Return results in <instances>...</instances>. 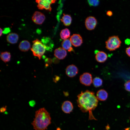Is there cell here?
I'll return each instance as SVG.
<instances>
[{
	"label": "cell",
	"mask_w": 130,
	"mask_h": 130,
	"mask_svg": "<svg viewBox=\"0 0 130 130\" xmlns=\"http://www.w3.org/2000/svg\"><path fill=\"white\" fill-rule=\"evenodd\" d=\"M77 97V103L81 111L89 112V119L96 120L92 112L97 106L98 102L94 92L88 90L82 91Z\"/></svg>",
	"instance_id": "6da1fadb"
},
{
	"label": "cell",
	"mask_w": 130,
	"mask_h": 130,
	"mask_svg": "<svg viewBox=\"0 0 130 130\" xmlns=\"http://www.w3.org/2000/svg\"><path fill=\"white\" fill-rule=\"evenodd\" d=\"M51 120L50 113L45 108H42L35 112L31 124L35 130H46L51 123Z\"/></svg>",
	"instance_id": "7a4b0ae2"
},
{
	"label": "cell",
	"mask_w": 130,
	"mask_h": 130,
	"mask_svg": "<svg viewBox=\"0 0 130 130\" xmlns=\"http://www.w3.org/2000/svg\"><path fill=\"white\" fill-rule=\"evenodd\" d=\"M32 42L33 45L31 50L33 55L40 59L47 50L46 47L42 41L38 39L34 40Z\"/></svg>",
	"instance_id": "3957f363"
},
{
	"label": "cell",
	"mask_w": 130,
	"mask_h": 130,
	"mask_svg": "<svg viewBox=\"0 0 130 130\" xmlns=\"http://www.w3.org/2000/svg\"><path fill=\"white\" fill-rule=\"evenodd\" d=\"M105 43L106 48L109 51H112L119 48L121 42L117 36L113 35L109 37Z\"/></svg>",
	"instance_id": "277c9868"
},
{
	"label": "cell",
	"mask_w": 130,
	"mask_h": 130,
	"mask_svg": "<svg viewBox=\"0 0 130 130\" xmlns=\"http://www.w3.org/2000/svg\"><path fill=\"white\" fill-rule=\"evenodd\" d=\"M56 0H37L36 2L38 4L37 7L39 9L43 10L44 9L51 11L52 8L51 5L55 3Z\"/></svg>",
	"instance_id": "5b68a950"
},
{
	"label": "cell",
	"mask_w": 130,
	"mask_h": 130,
	"mask_svg": "<svg viewBox=\"0 0 130 130\" xmlns=\"http://www.w3.org/2000/svg\"><path fill=\"white\" fill-rule=\"evenodd\" d=\"M80 83L86 86L91 85L92 82V75L88 72L84 73L80 76L79 78Z\"/></svg>",
	"instance_id": "8992f818"
},
{
	"label": "cell",
	"mask_w": 130,
	"mask_h": 130,
	"mask_svg": "<svg viewBox=\"0 0 130 130\" xmlns=\"http://www.w3.org/2000/svg\"><path fill=\"white\" fill-rule=\"evenodd\" d=\"M97 23V21L94 17L90 16L86 19L85 25L86 28L88 30H91L95 28Z\"/></svg>",
	"instance_id": "52a82bcc"
},
{
	"label": "cell",
	"mask_w": 130,
	"mask_h": 130,
	"mask_svg": "<svg viewBox=\"0 0 130 130\" xmlns=\"http://www.w3.org/2000/svg\"><path fill=\"white\" fill-rule=\"evenodd\" d=\"M45 19V15L43 13L37 11L34 13L32 18V21L38 25L42 24Z\"/></svg>",
	"instance_id": "ba28073f"
},
{
	"label": "cell",
	"mask_w": 130,
	"mask_h": 130,
	"mask_svg": "<svg viewBox=\"0 0 130 130\" xmlns=\"http://www.w3.org/2000/svg\"><path fill=\"white\" fill-rule=\"evenodd\" d=\"M78 70L77 67L74 65L72 64L66 67L65 73L70 78L73 77L78 73Z\"/></svg>",
	"instance_id": "9c48e42d"
},
{
	"label": "cell",
	"mask_w": 130,
	"mask_h": 130,
	"mask_svg": "<svg viewBox=\"0 0 130 130\" xmlns=\"http://www.w3.org/2000/svg\"><path fill=\"white\" fill-rule=\"evenodd\" d=\"M70 40L72 44L75 47L80 46L83 43L82 38L78 34H73L71 37Z\"/></svg>",
	"instance_id": "30bf717a"
},
{
	"label": "cell",
	"mask_w": 130,
	"mask_h": 130,
	"mask_svg": "<svg viewBox=\"0 0 130 130\" xmlns=\"http://www.w3.org/2000/svg\"><path fill=\"white\" fill-rule=\"evenodd\" d=\"M54 55L58 59H63L66 56L67 53L66 50L62 47H59L55 50Z\"/></svg>",
	"instance_id": "8fae6325"
},
{
	"label": "cell",
	"mask_w": 130,
	"mask_h": 130,
	"mask_svg": "<svg viewBox=\"0 0 130 130\" xmlns=\"http://www.w3.org/2000/svg\"><path fill=\"white\" fill-rule=\"evenodd\" d=\"M95 58L96 60L100 63L105 62L107 58V55L106 53L103 51H96Z\"/></svg>",
	"instance_id": "7c38bea8"
},
{
	"label": "cell",
	"mask_w": 130,
	"mask_h": 130,
	"mask_svg": "<svg viewBox=\"0 0 130 130\" xmlns=\"http://www.w3.org/2000/svg\"><path fill=\"white\" fill-rule=\"evenodd\" d=\"M73 109V106L72 103L68 101H64L62 105V110L66 113H70L72 111Z\"/></svg>",
	"instance_id": "4fadbf2b"
},
{
	"label": "cell",
	"mask_w": 130,
	"mask_h": 130,
	"mask_svg": "<svg viewBox=\"0 0 130 130\" xmlns=\"http://www.w3.org/2000/svg\"><path fill=\"white\" fill-rule=\"evenodd\" d=\"M19 38V36L17 34L12 33L9 34L7 36L6 40L8 42L13 44L17 42Z\"/></svg>",
	"instance_id": "5bb4252c"
},
{
	"label": "cell",
	"mask_w": 130,
	"mask_h": 130,
	"mask_svg": "<svg viewBox=\"0 0 130 130\" xmlns=\"http://www.w3.org/2000/svg\"><path fill=\"white\" fill-rule=\"evenodd\" d=\"M108 94L105 90L103 89L98 90L96 94V97L98 99L101 101L106 100L107 98Z\"/></svg>",
	"instance_id": "9a60e30c"
},
{
	"label": "cell",
	"mask_w": 130,
	"mask_h": 130,
	"mask_svg": "<svg viewBox=\"0 0 130 130\" xmlns=\"http://www.w3.org/2000/svg\"><path fill=\"white\" fill-rule=\"evenodd\" d=\"M20 50L23 52L28 50L31 48V45L29 41L27 40H23L20 42L19 46Z\"/></svg>",
	"instance_id": "2e32d148"
},
{
	"label": "cell",
	"mask_w": 130,
	"mask_h": 130,
	"mask_svg": "<svg viewBox=\"0 0 130 130\" xmlns=\"http://www.w3.org/2000/svg\"><path fill=\"white\" fill-rule=\"evenodd\" d=\"M72 44L70 39H67L64 40L62 43V47L69 52L74 51L72 47Z\"/></svg>",
	"instance_id": "e0dca14e"
},
{
	"label": "cell",
	"mask_w": 130,
	"mask_h": 130,
	"mask_svg": "<svg viewBox=\"0 0 130 130\" xmlns=\"http://www.w3.org/2000/svg\"><path fill=\"white\" fill-rule=\"evenodd\" d=\"M61 20L65 26H68L71 23L72 18L70 15L64 13Z\"/></svg>",
	"instance_id": "ac0fdd59"
},
{
	"label": "cell",
	"mask_w": 130,
	"mask_h": 130,
	"mask_svg": "<svg viewBox=\"0 0 130 130\" xmlns=\"http://www.w3.org/2000/svg\"><path fill=\"white\" fill-rule=\"evenodd\" d=\"M11 58V54L8 52L6 51L2 52L1 53V59L5 63L9 62Z\"/></svg>",
	"instance_id": "d6986e66"
},
{
	"label": "cell",
	"mask_w": 130,
	"mask_h": 130,
	"mask_svg": "<svg viewBox=\"0 0 130 130\" xmlns=\"http://www.w3.org/2000/svg\"><path fill=\"white\" fill-rule=\"evenodd\" d=\"M70 32L67 28L62 30L60 33V36L61 39L64 40L67 39L70 37Z\"/></svg>",
	"instance_id": "ffe728a7"
},
{
	"label": "cell",
	"mask_w": 130,
	"mask_h": 130,
	"mask_svg": "<svg viewBox=\"0 0 130 130\" xmlns=\"http://www.w3.org/2000/svg\"><path fill=\"white\" fill-rule=\"evenodd\" d=\"M92 83L94 86L95 87H100L102 85L103 80L99 78L96 77L93 79Z\"/></svg>",
	"instance_id": "44dd1931"
},
{
	"label": "cell",
	"mask_w": 130,
	"mask_h": 130,
	"mask_svg": "<svg viewBox=\"0 0 130 130\" xmlns=\"http://www.w3.org/2000/svg\"><path fill=\"white\" fill-rule=\"evenodd\" d=\"M88 2L91 6H97L98 5L99 2L98 0H88Z\"/></svg>",
	"instance_id": "7402d4cb"
},
{
	"label": "cell",
	"mask_w": 130,
	"mask_h": 130,
	"mask_svg": "<svg viewBox=\"0 0 130 130\" xmlns=\"http://www.w3.org/2000/svg\"><path fill=\"white\" fill-rule=\"evenodd\" d=\"M125 90L129 91H130V80L127 81L124 84Z\"/></svg>",
	"instance_id": "603a6c76"
},
{
	"label": "cell",
	"mask_w": 130,
	"mask_h": 130,
	"mask_svg": "<svg viewBox=\"0 0 130 130\" xmlns=\"http://www.w3.org/2000/svg\"><path fill=\"white\" fill-rule=\"evenodd\" d=\"M125 52L127 55L129 56L130 57V46L126 49Z\"/></svg>",
	"instance_id": "cb8c5ba5"
},
{
	"label": "cell",
	"mask_w": 130,
	"mask_h": 130,
	"mask_svg": "<svg viewBox=\"0 0 130 130\" xmlns=\"http://www.w3.org/2000/svg\"><path fill=\"white\" fill-rule=\"evenodd\" d=\"M6 109V106H3L1 107L0 109V112H3L5 111Z\"/></svg>",
	"instance_id": "d4e9b609"
},
{
	"label": "cell",
	"mask_w": 130,
	"mask_h": 130,
	"mask_svg": "<svg viewBox=\"0 0 130 130\" xmlns=\"http://www.w3.org/2000/svg\"><path fill=\"white\" fill-rule=\"evenodd\" d=\"M106 14L108 16H110L112 15L113 13L111 11H108L107 12Z\"/></svg>",
	"instance_id": "484cf974"
},
{
	"label": "cell",
	"mask_w": 130,
	"mask_h": 130,
	"mask_svg": "<svg viewBox=\"0 0 130 130\" xmlns=\"http://www.w3.org/2000/svg\"><path fill=\"white\" fill-rule=\"evenodd\" d=\"M0 36H1L2 35V32H3V30L2 29L0 28Z\"/></svg>",
	"instance_id": "4316f807"
}]
</instances>
